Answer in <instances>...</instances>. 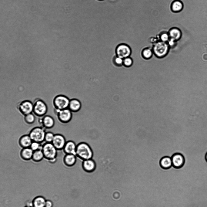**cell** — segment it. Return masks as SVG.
<instances>
[{"label":"cell","instance_id":"1","mask_svg":"<svg viewBox=\"0 0 207 207\" xmlns=\"http://www.w3.org/2000/svg\"><path fill=\"white\" fill-rule=\"evenodd\" d=\"M93 155L92 148L87 143L82 142L77 144L76 155L79 158L83 160L92 158Z\"/></svg>","mask_w":207,"mask_h":207},{"label":"cell","instance_id":"2","mask_svg":"<svg viewBox=\"0 0 207 207\" xmlns=\"http://www.w3.org/2000/svg\"><path fill=\"white\" fill-rule=\"evenodd\" d=\"M42 150L44 158L51 163L56 161L58 150L52 143L45 142L42 145Z\"/></svg>","mask_w":207,"mask_h":207},{"label":"cell","instance_id":"3","mask_svg":"<svg viewBox=\"0 0 207 207\" xmlns=\"http://www.w3.org/2000/svg\"><path fill=\"white\" fill-rule=\"evenodd\" d=\"M45 129L42 127H36L32 128L28 134L32 141L41 144L44 141Z\"/></svg>","mask_w":207,"mask_h":207},{"label":"cell","instance_id":"4","mask_svg":"<svg viewBox=\"0 0 207 207\" xmlns=\"http://www.w3.org/2000/svg\"><path fill=\"white\" fill-rule=\"evenodd\" d=\"M48 110L45 102L40 99H36L33 103V113L38 117H42L46 115Z\"/></svg>","mask_w":207,"mask_h":207},{"label":"cell","instance_id":"5","mask_svg":"<svg viewBox=\"0 0 207 207\" xmlns=\"http://www.w3.org/2000/svg\"><path fill=\"white\" fill-rule=\"evenodd\" d=\"M169 49V47L167 42L159 41L154 44L152 51L156 56L162 58L167 54Z\"/></svg>","mask_w":207,"mask_h":207},{"label":"cell","instance_id":"6","mask_svg":"<svg viewBox=\"0 0 207 207\" xmlns=\"http://www.w3.org/2000/svg\"><path fill=\"white\" fill-rule=\"evenodd\" d=\"M70 99L63 95L56 96L53 100V104L55 109L61 110L68 108Z\"/></svg>","mask_w":207,"mask_h":207},{"label":"cell","instance_id":"7","mask_svg":"<svg viewBox=\"0 0 207 207\" xmlns=\"http://www.w3.org/2000/svg\"><path fill=\"white\" fill-rule=\"evenodd\" d=\"M54 112L58 121L61 123L66 124L71 121L73 117V113L68 108L58 110L55 109Z\"/></svg>","mask_w":207,"mask_h":207},{"label":"cell","instance_id":"8","mask_svg":"<svg viewBox=\"0 0 207 207\" xmlns=\"http://www.w3.org/2000/svg\"><path fill=\"white\" fill-rule=\"evenodd\" d=\"M17 109L24 116L33 113V103L29 100H23L18 105Z\"/></svg>","mask_w":207,"mask_h":207},{"label":"cell","instance_id":"9","mask_svg":"<svg viewBox=\"0 0 207 207\" xmlns=\"http://www.w3.org/2000/svg\"><path fill=\"white\" fill-rule=\"evenodd\" d=\"M116 55L122 59L129 57L131 50L130 47L124 43H121L118 45L115 50Z\"/></svg>","mask_w":207,"mask_h":207},{"label":"cell","instance_id":"10","mask_svg":"<svg viewBox=\"0 0 207 207\" xmlns=\"http://www.w3.org/2000/svg\"><path fill=\"white\" fill-rule=\"evenodd\" d=\"M65 138L62 134H55L52 143L58 151L62 150L66 142Z\"/></svg>","mask_w":207,"mask_h":207},{"label":"cell","instance_id":"11","mask_svg":"<svg viewBox=\"0 0 207 207\" xmlns=\"http://www.w3.org/2000/svg\"><path fill=\"white\" fill-rule=\"evenodd\" d=\"M39 122L45 129H50L54 127L55 121L53 118L49 115H45L40 117Z\"/></svg>","mask_w":207,"mask_h":207},{"label":"cell","instance_id":"12","mask_svg":"<svg viewBox=\"0 0 207 207\" xmlns=\"http://www.w3.org/2000/svg\"><path fill=\"white\" fill-rule=\"evenodd\" d=\"M172 165L176 168L181 167L185 162V158L183 155L180 153H175L171 157Z\"/></svg>","mask_w":207,"mask_h":207},{"label":"cell","instance_id":"13","mask_svg":"<svg viewBox=\"0 0 207 207\" xmlns=\"http://www.w3.org/2000/svg\"><path fill=\"white\" fill-rule=\"evenodd\" d=\"M77 144L72 140L67 141L63 149L65 154H72L76 155V151Z\"/></svg>","mask_w":207,"mask_h":207},{"label":"cell","instance_id":"14","mask_svg":"<svg viewBox=\"0 0 207 207\" xmlns=\"http://www.w3.org/2000/svg\"><path fill=\"white\" fill-rule=\"evenodd\" d=\"M82 104L80 101L76 98L70 99L68 108L73 113L78 112L81 110Z\"/></svg>","mask_w":207,"mask_h":207},{"label":"cell","instance_id":"15","mask_svg":"<svg viewBox=\"0 0 207 207\" xmlns=\"http://www.w3.org/2000/svg\"><path fill=\"white\" fill-rule=\"evenodd\" d=\"M32 141L30 137L28 134L22 136L18 140V143L21 147L24 148L30 147Z\"/></svg>","mask_w":207,"mask_h":207},{"label":"cell","instance_id":"16","mask_svg":"<svg viewBox=\"0 0 207 207\" xmlns=\"http://www.w3.org/2000/svg\"><path fill=\"white\" fill-rule=\"evenodd\" d=\"M77 157L76 155L72 154H65L63 158V161L67 166H72L76 163Z\"/></svg>","mask_w":207,"mask_h":207},{"label":"cell","instance_id":"17","mask_svg":"<svg viewBox=\"0 0 207 207\" xmlns=\"http://www.w3.org/2000/svg\"><path fill=\"white\" fill-rule=\"evenodd\" d=\"M33 151L30 147L22 148L20 152V155L23 160L29 161L32 159Z\"/></svg>","mask_w":207,"mask_h":207},{"label":"cell","instance_id":"18","mask_svg":"<svg viewBox=\"0 0 207 207\" xmlns=\"http://www.w3.org/2000/svg\"><path fill=\"white\" fill-rule=\"evenodd\" d=\"M96 163L92 158L83 160L82 166L86 171L90 172L94 171L96 167Z\"/></svg>","mask_w":207,"mask_h":207},{"label":"cell","instance_id":"19","mask_svg":"<svg viewBox=\"0 0 207 207\" xmlns=\"http://www.w3.org/2000/svg\"><path fill=\"white\" fill-rule=\"evenodd\" d=\"M170 38L176 41L180 39L182 36V33L180 29L177 28H173L171 29L168 32Z\"/></svg>","mask_w":207,"mask_h":207},{"label":"cell","instance_id":"20","mask_svg":"<svg viewBox=\"0 0 207 207\" xmlns=\"http://www.w3.org/2000/svg\"><path fill=\"white\" fill-rule=\"evenodd\" d=\"M159 163L161 166L165 169L169 168L172 166L171 157L168 156H165L161 158Z\"/></svg>","mask_w":207,"mask_h":207},{"label":"cell","instance_id":"21","mask_svg":"<svg viewBox=\"0 0 207 207\" xmlns=\"http://www.w3.org/2000/svg\"><path fill=\"white\" fill-rule=\"evenodd\" d=\"M183 8L182 2L179 0H176L172 2L171 5V8L172 12H179L182 10Z\"/></svg>","mask_w":207,"mask_h":207},{"label":"cell","instance_id":"22","mask_svg":"<svg viewBox=\"0 0 207 207\" xmlns=\"http://www.w3.org/2000/svg\"><path fill=\"white\" fill-rule=\"evenodd\" d=\"M46 200L43 197L38 196L35 198L32 201L34 207H45Z\"/></svg>","mask_w":207,"mask_h":207},{"label":"cell","instance_id":"23","mask_svg":"<svg viewBox=\"0 0 207 207\" xmlns=\"http://www.w3.org/2000/svg\"><path fill=\"white\" fill-rule=\"evenodd\" d=\"M44 158V156L41 149L33 151L32 160L35 162H39Z\"/></svg>","mask_w":207,"mask_h":207},{"label":"cell","instance_id":"24","mask_svg":"<svg viewBox=\"0 0 207 207\" xmlns=\"http://www.w3.org/2000/svg\"><path fill=\"white\" fill-rule=\"evenodd\" d=\"M35 119V116L33 113L24 116V120L25 122L28 124L31 125L34 123Z\"/></svg>","mask_w":207,"mask_h":207},{"label":"cell","instance_id":"25","mask_svg":"<svg viewBox=\"0 0 207 207\" xmlns=\"http://www.w3.org/2000/svg\"><path fill=\"white\" fill-rule=\"evenodd\" d=\"M112 62L114 65L116 67L120 68L123 66V59L116 55L113 57Z\"/></svg>","mask_w":207,"mask_h":207},{"label":"cell","instance_id":"26","mask_svg":"<svg viewBox=\"0 0 207 207\" xmlns=\"http://www.w3.org/2000/svg\"><path fill=\"white\" fill-rule=\"evenodd\" d=\"M54 134L51 131L46 132L44 138V141L45 142L52 143L53 140Z\"/></svg>","mask_w":207,"mask_h":207},{"label":"cell","instance_id":"27","mask_svg":"<svg viewBox=\"0 0 207 207\" xmlns=\"http://www.w3.org/2000/svg\"><path fill=\"white\" fill-rule=\"evenodd\" d=\"M153 53V51L151 49L146 48L143 50L142 55L144 58L149 59L151 57Z\"/></svg>","mask_w":207,"mask_h":207},{"label":"cell","instance_id":"28","mask_svg":"<svg viewBox=\"0 0 207 207\" xmlns=\"http://www.w3.org/2000/svg\"><path fill=\"white\" fill-rule=\"evenodd\" d=\"M42 147V145H41V143L34 141L32 142L30 146L31 148L33 151L41 149Z\"/></svg>","mask_w":207,"mask_h":207},{"label":"cell","instance_id":"29","mask_svg":"<svg viewBox=\"0 0 207 207\" xmlns=\"http://www.w3.org/2000/svg\"><path fill=\"white\" fill-rule=\"evenodd\" d=\"M132 60L129 57L123 59V65L125 67H130L132 65Z\"/></svg>","mask_w":207,"mask_h":207},{"label":"cell","instance_id":"30","mask_svg":"<svg viewBox=\"0 0 207 207\" xmlns=\"http://www.w3.org/2000/svg\"><path fill=\"white\" fill-rule=\"evenodd\" d=\"M170 37L168 32H164L161 33L160 36V40L167 42L169 40Z\"/></svg>","mask_w":207,"mask_h":207},{"label":"cell","instance_id":"31","mask_svg":"<svg viewBox=\"0 0 207 207\" xmlns=\"http://www.w3.org/2000/svg\"><path fill=\"white\" fill-rule=\"evenodd\" d=\"M177 41L172 39L170 38L169 40L167 42L169 45V48H172L174 47L176 45Z\"/></svg>","mask_w":207,"mask_h":207},{"label":"cell","instance_id":"32","mask_svg":"<svg viewBox=\"0 0 207 207\" xmlns=\"http://www.w3.org/2000/svg\"><path fill=\"white\" fill-rule=\"evenodd\" d=\"M53 203L50 200H46L45 203V207H52Z\"/></svg>","mask_w":207,"mask_h":207},{"label":"cell","instance_id":"33","mask_svg":"<svg viewBox=\"0 0 207 207\" xmlns=\"http://www.w3.org/2000/svg\"><path fill=\"white\" fill-rule=\"evenodd\" d=\"M205 158H206V160L207 161V153H206V154Z\"/></svg>","mask_w":207,"mask_h":207},{"label":"cell","instance_id":"34","mask_svg":"<svg viewBox=\"0 0 207 207\" xmlns=\"http://www.w3.org/2000/svg\"><path fill=\"white\" fill-rule=\"evenodd\" d=\"M192 156H192L191 157H192ZM198 157H200V156H198Z\"/></svg>","mask_w":207,"mask_h":207},{"label":"cell","instance_id":"35","mask_svg":"<svg viewBox=\"0 0 207 207\" xmlns=\"http://www.w3.org/2000/svg\"><path fill=\"white\" fill-rule=\"evenodd\" d=\"M28 207V206H26V207Z\"/></svg>","mask_w":207,"mask_h":207},{"label":"cell","instance_id":"36","mask_svg":"<svg viewBox=\"0 0 207 207\" xmlns=\"http://www.w3.org/2000/svg\"></svg>","mask_w":207,"mask_h":207}]
</instances>
